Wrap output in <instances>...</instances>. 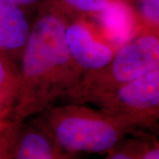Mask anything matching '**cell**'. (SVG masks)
Returning <instances> with one entry per match:
<instances>
[{
    "instance_id": "cell-11",
    "label": "cell",
    "mask_w": 159,
    "mask_h": 159,
    "mask_svg": "<svg viewBox=\"0 0 159 159\" xmlns=\"http://www.w3.org/2000/svg\"><path fill=\"white\" fill-rule=\"evenodd\" d=\"M8 73L5 62L0 58V111L3 109L6 96V85H7Z\"/></svg>"
},
{
    "instance_id": "cell-14",
    "label": "cell",
    "mask_w": 159,
    "mask_h": 159,
    "mask_svg": "<svg viewBox=\"0 0 159 159\" xmlns=\"http://www.w3.org/2000/svg\"><path fill=\"white\" fill-rule=\"evenodd\" d=\"M112 158L115 159H126V158H130L129 157L125 156L124 154H117V155H114V157Z\"/></svg>"
},
{
    "instance_id": "cell-2",
    "label": "cell",
    "mask_w": 159,
    "mask_h": 159,
    "mask_svg": "<svg viewBox=\"0 0 159 159\" xmlns=\"http://www.w3.org/2000/svg\"><path fill=\"white\" fill-rule=\"evenodd\" d=\"M57 141L64 148L74 151L100 152L117 142V132L108 123L96 119L72 117L60 122Z\"/></svg>"
},
{
    "instance_id": "cell-13",
    "label": "cell",
    "mask_w": 159,
    "mask_h": 159,
    "mask_svg": "<svg viewBox=\"0 0 159 159\" xmlns=\"http://www.w3.org/2000/svg\"><path fill=\"white\" fill-rule=\"evenodd\" d=\"M144 158L146 159H159V148H157V149H154L152 151L148 152L145 157Z\"/></svg>"
},
{
    "instance_id": "cell-7",
    "label": "cell",
    "mask_w": 159,
    "mask_h": 159,
    "mask_svg": "<svg viewBox=\"0 0 159 159\" xmlns=\"http://www.w3.org/2000/svg\"><path fill=\"white\" fill-rule=\"evenodd\" d=\"M99 13V20L109 40L115 45H125L134 34V17L122 0H110Z\"/></svg>"
},
{
    "instance_id": "cell-6",
    "label": "cell",
    "mask_w": 159,
    "mask_h": 159,
    "mask_svg": "<svg viewBox=\"0 0 159 159\" xmlns=\"http://www.w3.org/2000/svg\"><path fill=\"white\" fill-rule=\"evenodd\" d=\"M119 91V99L134 109H148L159 105V69L125 82Z\"/></svg>"
},
{
    "instance_id": "cell-1",
    "label": "cell",
    "mask_w": 159,
    "mask_h": 159,
    "mask_svg": "<svg viewBox=\"0 0 159 159\" xmlns=\"http://www.w3.org/2000/svg\"><path fill=\"white\" fill-rule=\"evenodd\" d=\"M23 57L26 75L35 77L67 62L70 53L66 29L54 16H45L35 24L27 40Z\"/></svg>"
},
{
    "instance_id": "cell-5",
    "label": "cell",
    "mask_w": 159,
    "mask_h": 159,
    "mask_svg": "<svg viewBox=\"0 0 159 159\" xmlns=\"http://www.w3.org/2000/svg\"><path fill=\"white\" fill-rule=\"evenodd\" d=\"M29 34V24L20 6L0 0V49H20L26 44Z\"/></svg>"
},
{
    "instance_id": "cell-10",
    "label": "cell",
    "mask_w": 159,
    "mask_h": 159,
    "mask_svg": "<svg viewBox=\"0 0 159 159\" xmlns=\"http://www.w3.org/2000/svg\"><path fill=\"white\" fill-rule=\"evenodd\" d=\"M140 7L143 17L159 27V0H141Z\"/></svg>"
},
{
    "instance_id": "cell-9",
    "label": "cell",
    "mask_w": 159,
    "mask_h": 159,
    "mask_svg": "<svg viewBox=\"0 0 159 159\" xmlns=\"http://www.w3.org/2000/svg\"><path fill=\"white\" fill-rule=\"evenodd\" d=\"M80 11L100 12L108 6L110 0H64Z\"/></svg>"
},
{
    "instance_id": "cell-8",
    "label": "cell",
    "mask_w": 159,
    "mask_h": 159,
    "mask_svg": "<svg viewBox=\"0 0 159 159\" xmlns=\"http://www.w3.org/2000/svg\"><path fill=\"white\" fill-rule=\"evenodd\" d=\"M17 157L21 159H49L52 149L45 137L39 134H29L22 139L18 149Z\"/></svg>"
},
{
    "instance_id": "cell-12",
    "label": "cell",
    "mask_w": 159,
    "mask_h": 159,
    "mask_svg": "<svg viewBox=\"0 0 159 159\" xmlns=\"http://www.w3.org/2000/svg\"><path fill=\"white\" fill-rule=\"evenodd\" d=\"M11 3L15 4V5H18L20 6H29V5H31V4H34L35 2H37L38 0H8Z\"/></svg>"
},
{
    "instance_id": "cell-3",
    "label": "cell",
    "mask_w": 159,
    "mask_h": 159,
    "mask_svg": "<svg viewBox=\"0 0 159 159\" xmlns=\"http://www.w3.org/2000/svg\"><path fill=\"white\" fill-rule=\"evenodd\" d=\"M157 69H159V39L153 35H144L125 44L112 64L115 79L124 83Z\"/></svg>"
},
{
    "instance_id": "cell-4",
    "label": "cell",
    "mask_w": 159,
    "mask_h": 159,
    "mask_svg": "<svg viewBox=\"0 0 159 159\" xmlns=\"http://www.w3.org/2000/svg\"><path fill=\"white\" fill-rule=\"evenodd\" d=\"M66 38L69 53L85 68H102L112 58L111 49L94 39L90 32L81 25H71L66 30Z\"/></svg>"
}]
</instances>
